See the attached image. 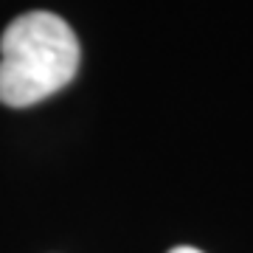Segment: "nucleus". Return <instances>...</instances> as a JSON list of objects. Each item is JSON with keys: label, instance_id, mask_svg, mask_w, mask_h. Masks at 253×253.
<instances>
[{"label": "nucleus", "instance_id": "obj_1", "mask_svg": "<svg viewBox=\"0 0 253 253\" xmlns=\"http://www.w3.org/2000/svg\"><path fill=\"white\" fill-rule=\"evenodd\" d=\"M79 71V40L59 14L28 11L0 37V101L28 107L71 84Z\"/></svg>", "mask_w": 253, "mask_h": 253}, {"label": "nucleus", "instance_id": "obj_2", "mask_svg": "<svg viewBox=\"0 0 253 253\" xmlns=\"http://www.w3.org/2000/svg\"><path fill=\"white\" fill-rule=\"evenodd\" d=\"M169 253H203V251H197V248H174Z\"/></svg>", "mask_w": 253, "mask_h": 253}]
</instances>
